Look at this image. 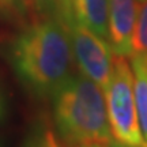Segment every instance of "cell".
Instances as JSON below:
<instances>
[{
	"label": "cell",
	"mask_w": 147,
	"mask_h": 147,
	"mask_svg": "<svg viewBox=\"0 0 147 147\" xmlns=\"http://www.w3.org/2000/svg\"><path fill=\"white\" fill-rule=\"evenodd\" d=\"M27 7V0H0V10L8 14H22Z\"/></svg>",
	"instance_id": "cell-11"
},
{
	"label": "cell",
	"mask_w": 147,
	"mask_h": 147,
	"mask_svg": "<svg viewBox=\"0 0 147 147\" xmlns=\"http://www.w3.org/2000/svg\"><path fill=\"white\" fill-rule=\"evenodd\" d=\"M4 113H5V105H4V101H3V97L0 94V121L4 117Z\"/></svg>",
	"instance_id": "cell-13"
},
{
	"label": "cell",
	"mask_w": 147,
	"mask_h": 147,
	"mask_svg": "<svg viewBox=\"0 0 147 147\" xmlns=\"http://www.w3.org/2000/svg\"><path fill=\"white\" fill-rule=\"evenodd\" d=\"M102 91L94 80L74 72L52 95L55 127L65 144L106 146L113 139Z\"/></svg>",
	"instance_id": "cell-2"
},
{
	"label": "cell",
	"mask_w": 147,
	"mask_h": 147,
	"mask_svg": "<svg viewBox=\"0 0 147 147\" xmlns=\"http://www.w3.org/2000/svg\"><path fill=\"white\" fill-rule=\"evenodd\" d=\"M142 0H109V44L115 55L128 57Z\"/></svg>",
	"instance_id": "cell-5"
},
{
	"label": "cell",
	"mask_w": 147,
	"mask_h": 147,
	"mask_svg": "<svg viewBox=\"0 0 147 147\" xmlns=\"http://www.w3.org/2000/svg\"><path fill=\"white\" fill-rule=\"evenodd\" d=\"M7 55L18 79L38 98H52L74 74L68 32L53 16L42 15L23 27L11 41Z\"/></svg>",
	"instance_id": "cell-1"
},
{
	"label": "cell",
	"mask_w": 147,
	"mask_h": 147,
	"mask_svg": "<svg viewBox=\"0 0 147 147\" xmlns=\"http://www.w3.org/2000/svg\"><path fill=\"white\" fill-rule=\"evenodd\" d=\"M82 147H106L105 144H87V146H82Z\"/></svg>",
	"instance_id": "cell-14"
},
{
	"label": "cell",
	"mask_w": 147,
	"mask_h": 147,
	"mask_svg": "<svg viewBox=\"0 0 147 147\" xmlns=\"http://www.w3.org/2000/svg\"><path fill=\"white\" fill-rule=\"evenodd\" d=\"M108 119L115 140L138 147H147L138 117L134 74L124 56L115 55L109 82L104 87Z\"/></svg>",
	"instance_id": "cell-3"
},
{
	"label": "cell",
	"mask_w": 147,
	"mask_h": 147,
	"mask_svg": "<svg viewBox=\"0 0 147 147\" xmlns=\"http://www.w3.org/2000/svg\"><path fill=\"white\" fill-rule=\"evenodd\" d=\"M22 147H61V144L51 127L45 123H38L27 134Z\"/></svg>",
	"instance_id": "cell-8"
},
{
	"label": "cell",
	"mask_w": 147,
	"mask_h": 147,
	"mask_svg": "<svg viewBox=\"0 0 147 147\" xmlns=\"http://www.w3.org/2000/svg\"><path fill=\"white\" fill-rule=\"evenodd\" d=\"M134 74V87L138 117L143 139L147 144V56H129Z\"/></svg>",
	"instance_id": "cell-7"
},
{
	"label": "cell",
	"mask_w": 147,
	"mask_h": 147,
	"mask_svg": "<svg viewBox=\"0 0 147 147\" xmlns=\"http://www.w3.org/2000/svg\"><path fill=\"white\" fill-rule=\"evenodd\" d=\"M36 10L44 16L57 18L64 23L72 14V0H32Z\"/></svg>",
	"instance_id": "cell-9"
},
{
	"label": "cell",
	"mask_w": 147,
	"mask_h": 147,
	"mask_svg": "<svg viewBox=\"0 0 147 147\" xmlns=\"http://www.w3.org/2000/svg\"><path fill=\"white\" fill-rule=\"evenodd\" d=\"M106 147H138V146H131V144H125V143H121V142H117L115 139H112Z\"/></svg>",
	"instance_id": "cell-12"
},
{
	"label": "cell",
	"mask_w": 147,
	"mask_h": 147,
	"mask_svg": "<svg viewBox=\"0 0 147 147\" xmlns=\"http://www.w3.org/2000/svg\"><path fill=\"white\" fill-rule=\"evenodd\" d=\"M131 56H147V0H143L132 40Z\"/></svg>",
	"instance_id": "cell-10"
},
{
	"label": "cell",
	"mask_w": 147,
	"mask_h": 147,
	"mask_svg": "<svg viewBox=\"0 0 147 147\" xmlns=\"http://www.w3.org/2000/svg\"><path fill=\"white\" fill-rule=\"evenodd\" d=\"M64 26L69 36L74 60L80 72L94 80L104 90L109 82L115 60L110 44L83 26L75 16L64 21Z\"/></svg>",
	"instance_id": "cell-4"
},
{
	"label": "cell",
	"mask_w": 147,
	"mask_h": 147,
	"mask_svg": "<svg viewBox=\"0 0 147 147\" xmlns=\"http://www.w3.org/2000/svg\"><path fill=\"white\" fill-rule=\"evenodd\" d=\"M142 1H143V0H142Z\"/></svg>",
	"instance_id": "cell-15"
},
{
	"label": "cell",
	"mask_w": 147,
	"mask_h": 147,
	"mask_svg": "<svg viewBox=\"0 0 147 147\" xmlns=\"http://www.w3.org/2000/svg\"><path fill=\"white\" fill-rule=\"evenodd\" d=\"M75 19L109 42V0H72Z\"/></svg>",
	"instance_id": "cell-6"
}]
</instances>
